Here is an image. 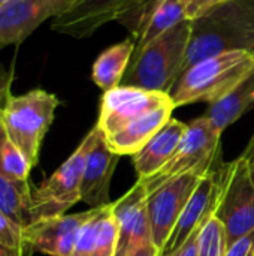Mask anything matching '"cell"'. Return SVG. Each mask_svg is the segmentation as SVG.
<instances>
[{"mask_svg": "<svg viewBox=\"0 0 254 256\" xmlns=\"http://www.w3.org/2000/svg\"><path fill=\"white\" fill-rule=\"evenodd\" d=\"M13 81V72L7 70L1 63H0V111L10 94V86Z\"/></svg>", "mask_w": 254, "mask_h": 256, "instance_id": "obj_30", "label": "cell"}, {"mask_svg": "<svg viewBox=\"0 0 254 256\" xmlns=\"http://www.w3.org/2000/svg\"><path fill=\"white\" fill-rule=\"evenodd\" d=\"M174 110V102H169L142 114L112 135L105 136L108 147L118 156L136 154L172 118Z\"/></svg>", "mask_w": 254, "mask_h": 256, "instance_id": "obj_16", "label": "cell"}, {"mask_svg": "<svg viewBox=\"0 0 254 256\" xmlns=\"http://www.w3.org/2000/svg\"><path fill=\"white\" fill-rule=\"evenodd\" d=\"M252 110H254V74L234 92L211 104L205 117L217 132L223 134L231 124Z\"/></svg>", "mask_w": 254, "mask_h": 256, "instance_id": "obj_18", "label": "cell"}, {"mask_svg": "<svg viewBox=\"0 0 254 256\" xmlns=\"http://www.w3.org/2000/svg\"><path fill=\"white\" fill-rule=\"evenodd\" d=\"M204 176L184 174L159 186L147 198L148 218L154 244L160 249L169 238L184 207Z\"/></svg>", "mask_w": 254, "mask_h": 256, "instance_id": "obj_8", "label": "cell"}, {"mask_svg": "<svg viewBox=\"0 0 254 256\" xmlns=\"http://www.w3.org/2000/svg\"><path fill=\"white\" fill-rule=\"evenodd\" d=\"M91 210L43 219L24 230V242L28 250L48 256H72L81 226Z\"/></svg>", "mask_w": 254, "mask_h": 256, "instance_id": "obj_12", "label": "cell"}, {"mask_svg": "<svg viewBox=\"0 0 254 256\" xmlns=\"http://www.w3.org/2000/svg\"><path fill=\"white\" fill-rule=\"evenodd\" d=\"M6 2H7V0H0V6H1L3 3H6Z\"/></svg>", "mask_w": 254, "mask_h": 256, "instance_id": "obj_35", "label": "cell"}, {"mask_svg": "<svg viewBox=\"0 0 254 256\" xmlns=\"http://www.w3.org/2000/svg\"><path fill=\"white\" fill-rule=\"evenodd\" d=\"M31 168L0 122V176L12 180H28Z\"/></svg>", "mask_w": 254, "mask_h": 256, "instance_id": "obj_23", "label": "cell"}, {"mask_svg": "<svg viewBox=\"0 0 254 256\" xmlns=\"http://www.w3.org/2000/svg\"><path fill=\"white\" fill-rule=\"evenodd\" d=\"M94 140V128L85 135L78 148L60 165L55 172L40 186L31 190L33 224L66 214V212L81 201V182L85 159Z\"/></svg>", "mask_w": 254, "mask_h": 256, "instance_id": "obj_7", "label": "cell"}, {"mask_svg": "<svg viewBox=\"0 0 254 256\" xmlns=\"http://www.w3.org/2000/svg\"><path fill=\"white\" fill-rule=\"evenodd\" d=\"M229 51L254 54V0H228L192 21L181 74L204 58Z\"/></svg>", "mask_w": 254, "mask_h": 256, "instance_id": "obj_1", "label": "cell"}, {"mask_svg": "<svg viewBox=\"0 0 254 256\" xmlns=\"http://www.w3.org/2000/svg\"><path fill=\"white\" fill-rule=\"evenodd\" d=\"M0 248L25 255L27 246L24 242V230L10 218L0 212Z\"/></svg>", "mask_w": 254, "mask_h": 256, "instance_id": "obj_27", "label": "cell"}, {"mask_svg": "<svg viewBox=\"0 0 254 256\" xmlns=\"http://www.w3.org/2000/svg\"><path fill=\"white\" fill-rule=\"evenodd\" d=\"M127 256H159V248L153 242H150V243L141 244Z\"/></svg>", "mask_w": 254, "mask_h": 256, "instance_id": "obj_32", "label": "cell"}, {"mask_svg": "<svg viewBox=\"0 0 254 256\" xmlns=\"http://www.w3.org/2000/svg\"><path fill=\"white\" fill-rule=\"evenodd\" d=\"M216 174L211 172L201 178L195 192L192 194L187 206L184 207L177 225L174 226L165 246L160 249L159 256H171L180 250L195 234L201 232L202 226L216 208Z\"/></svg>", "mask_w": 254, "mask_h": 256, "instance_id": "obj_15", "label": "cell"}, {"mask_svg": "<svg viewBox=\"0 0 254 256\" xmlns=\"http://www.w3.org/2000/svg\"><path fill=\"white\" fill-rule=\"evenodd\" d=\"M220 140L222 134L211 126L210 120L205 116L192 120L190 123H187V130L177 152L166 162V165L153 177L139 182H142L147 194L150 195L159 186L180 176H207L211 172H217L223 165Z\"/></svg>", "mask_w": 254, "mask_h": 256, "instance_id": "obj_5", "label": "cell"}, {"mask_svg": "<svg viewBox=\"0 0 254 256\" xmlns=\"http://www.w3.org/2000/svg\"><path fill=\"white\" fill-rule=\"evenodd\" d=\"M184 20H187V18H186V12H184L181 0H163L162 6L159 8L157 14L154 15L153 21L147 27L145 33L135 44L133 54H136L141 50H144L154 39H157L165 32H168L169 28H172L174 26L180 24Z\"/></svg>", "mask_w": 254, "mask_h": 256, "instance_id": "obj_21", "label": "cell"}, {"mask_svg": "<svg viewBox=\"0 0 254 256\" xmlns=\"http://www.w3.org/2000/svg\"><path fill=\"white\" fill-rule=\"evenodd\" d=\"M147 198L148 194L142 182L138 180L124 196L112 202V212L118 225V246L115 256H127L141 244L153 242Z\"/></svg>", "mask_w": 254, "mask_h": 256, "instance_id": "obj_11", "label": "cell"}, {"mask_svg": "<svg viewBox=\"0 0 254 256\" xmlns=\"http://www.w3.org/2000/svg\"><path fill=\"white\" fill-rule=\"evenodd\" d=\"M187 123L177 118H171L136 154H133V165L138 172V180H147L160 171L166 162L177 152L184 134Z\"/></svg>", "mask_w": 254, "mask_h": 256, "instance_id": "obj_17", "label": "cell"}, {"mask_svg": "<svg viewBox=\"0 0 254 256\" xmlns=\"http://www.w3.org/2000/svg\"><path fill=\"white\" fill-rule=\"evenodd\" d=\"M138 0H75V3L55 16L51 28L75 39L91 36L97 28L115 18Z\"/></svg>", "mask_w": 254, "mask_h": 256, "instance_id": "obj_13", "label": "cell"}, {"mask_svg": "<svg viewBox=\"0 0 254 256\" xmlns=\"http://www.w3.org/2000/svg\"><path fill=\"white\" fill-rule=\"evenodd\" d=\"M75 0H7L0 6V50L24 42L42 22L67 10Z\"/></svg>", "mask_w": 254, "mask_h": 256, "instance_id": "obj_9", "label": "cell"}, {"mask_svg": "<svg viewBox=\"0 0 254 256\" xmlns=\"http://www.w3.org/2000/svg\"><path fill=\"white\" fill-rule=\"evenodd\" d=\"M162 3L163 0H138L126 10H123L115 18V21L129 30L130 38L136 44L145 33Z\"/></svg>", "mask_w": 254, "mask_h": 256, "instance_id": "obj_22", "label": "cell"}, {"mask_svg": "<svg viewBox=\"0 0 254 256\" xmlns=\"http://www.w3.org/2000/svg\"><path fill=\"white\" fill-rule=\"evenodd\" d=\"M133 51L135 40L132 38H127L126 40L105 50L93 64L91 78L94 84L103 92L118 87L129 68Z\"/></svg>", "mask_w": 254, "mask_h": 256, "instance_id": "obj_19", "label": "cell"}, {"mask_svg": "<svg viewBox=\"0 0 254 256\" xmlns=\"http://www.w3.org/2000/svg\"><path fill=\"white\" fill-rule=\"evenodd\" d=\"M254 74V54L229 51L204 58L181 74L169 96L177 106L196 102L214 104Z\"/></svg>", "mask_w": 254, "mask_h": 256, "instance_id": "obj_2", "label": "cell"}, {"mask_svg": "<svg viewBox=\"0 0 254 256\" xmlns=\"http://www.w3.org/2000/svg\"><path fill=\"white\" fill-rule=\"evenodd\" d=\"M253 256H254V254H253Z\"/></svg>", "mask_w": 254, "mask_h": 256, "instance_id": "obj_36", "label": "cell"}, {"mask_svg": "<svg viewBox=\"0 0 254 256\" xmlns=\"http://www.w3.org/2000/svg\"><path fill=\"white\" fill-rule=\"evenodd\" d=\"M254 254V231L238 238L231 246H228L226 256H253Z\"/></svg>", "mask_w": 254, "mask_h": 256, "instance_id": "obj_29", "label": "cell"}, {"mask_svg": "<svg viewBox=\"0 0 254 256\" xmlns=\"http://www.w3.org/2000/svg\"><path fill=\"white\" fill-rule=\"evenodd\" d=\"M118 158L120 156L108 147L102 130L96 124L94 140L85 159L81 182V201L91 208L111 204L109 188Z\"/></svg>", "mask_w": 254, "mask_h": 256, "instance_id": "obj_14", "label": "cell"}, {"mask_svg": "<svg viewBox=\"0 0 254 256\" xmlns=\"http://www.w3.org/2000/svg\"><path fill=\"white\" fill-rule=\"evenodd\" d=\"M172 102L168 93L118 86L103 93L97 128L109 136L142 114Z\"/></svg>", "mask_w": 254, "mask_h": 256, "instance_id": "obj_10", "label": "cell"}, {"mask_svg": "<svg viewBox=\"0 0 254 256\" xmlns=\"http://www.w3.org/2000/svg\"><path fill=\"white\" fill-rule=\"evenodd\" d=\"M31 190L28 180H12L0 176V212L22 230L33 225Z\"/></svg>", "mask_w": 254, "mask_h": 256, "instance_id": "obj_20", "label": "cell"}, {"mask_svg": "<svg viewBox=\"0 0 254 256\" xmlns=\"http://www.w3.org/2000/svg\"><path fill=\"white\" fill-rule=\"evenodd\" d=\"M192 34V21L184 20L144 50L132 54L120 86L168 93L178 81Z\"/></svg>", "mask_w": 254, "mask_h": 256, "instance_id": "obj_3", "label": "cell"}, {"mask_svg": "<svg viewBox=\"0 0 254 256\" xmlns=\"http://www.w3.org/2000/svg\"><path fill=\"white\" fill-rule=\"evenodd\" d=\"M225 2H228V0H181L184 12H186V18L190 21H195V20L204 16L211 9H214L216 6H219Z\"/></svg>", "mask_w": 254, "mask_h": 256, "instance_id": "obj_28", "label": "cell"}, {"mask_svg": "<svg viewBox=\"0 0 254 256\" xmlns=\"http://www.w3.org/2000/svg\"><path fill=\"white\" fill-rule=\"evenodd\" d=\"M0 256H24L18 252H13V250H9V249H4V248H0Z\"/></svg>", "mask_w": 254, "mask_h": 256, "instance_id": "obj_34", "label": "cell"}, {"mask_svg": "<svg viewBox=\"0 0 254 256\" xmlns=\"http://www.w3.org/2000/svg\"><path fill=\"white\" fill-rule=\"evenodd\" d=\"M105 208H106V206L91 210L90 218L87 219V222L79 230V234L76 237V243H75L72 256H91L93 249H94L96 234H97V230H99L100 219H102V216L105 213Z\"/></svg>", "mask_w": 254, "mask_h": 256, "instance_id": "obj_26", "label": "cell"}, {"mask_svg": "<svg viewBox=\"0 0 254 256\" xmlns=\"http://www.w3.org/2000/svg\"><path fill=\"white\" fill-rule=\"evenodd\" d=\"M58 105L60 100L55 94L34 88L19 96L10 93L0 111L4 130L31 166L39 160L42 141L52 124Z\"/></svg>", "mask_w": 254, "mask_h": 256, "instance_id": "obj_4", "label": "cell"}, {"mask_svg": "<svg viewBox=\"0 0 254 256\" xmlns=\"http://www.w3.org/2000/svg\"><path fill=\"white\" fill-rule=\"evenodd\" d=\"M214 214L226 231L228 246L254 231V183L244 156L223 164L216 174Z\"/></svg>", "mask_w": 254, "mask_h": 256, "instance_id": "obj_6", "label": "cell"}, {"mask_svg": "<svg viewBox=\"0 0 254 256\" xmlns=\"http://www.w3.org/2000/svg\"><path fill=\"white\" fill-rule=\"evenodd\" d=\"M243 156L247 162V166H249V171H250V176H252V180L254 183V134L249 146H247V148H246V152L243 153Z\"/></svg>", "mask_w": 254, "mask_h": 256, "instance_id": "obj_33", "label": "cell"}, {"mask_svg": "<svg viewBox=\"0 0 254 256\" xmlns=\"http://www.w3.org/2000/svg\"><path fill=\"white\" fill-rule=\"evenodd\" d=\"M198 237H199V232L195 234L180 250H177L171 256H198Z\"/></svg>", "mask_w": 254, "mask_h": 256, "instance_id": "obj_31", "label": "cell"}, {"mask_svg": "<svg viewBox=\"0 0 254 256\" xmlns=\"http://www.w3.org/2000/svg\"><path fill=\"white\" fill-rule=\"evenodd\" d=\"M226 231L217 216L213 213L202 226L198 237V256H226Z\"/></svg>", "mask_w": 254, "mask_h": 256, "instance_id": "obj_24", "label": "cell"}, {"mask_svg": "<svg viewBox=\"0 0 254 256\" xmlns=\"http://www.w3.org/2000/svg\"><path fill=\"white\" fill-rule=\"evenodd\" d=\"M118 246V225L112 212V202L106 206L96 234L91 256H115Z\"/></svg>", "mask_w": 254, "mask_h": 256, "instance_id": "obj_25", "label": "cell"}]
</instances>
